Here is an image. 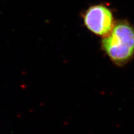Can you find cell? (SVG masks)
I'll return each mask as SVG.
<instances>
[{
  "instance_id": "cell-2",
  "label": "cell",
  "mask_w": 134,
  "mask_h": 134,
  "mask_svg": "<svg viewBox=\"0 0 134 134\" xmlns=\"http://www.w3.org/2000/svg\"><path fill=\"white\" fill-rule=\"evenodd\" d=\"M82 18L88 30L102 37L111 31L116 23L112 10L103 4L90 6L84 12Z\"/></svg>"
},
{
  "instance_id": "cell-1",
  "label": "cell",
  "mask_w": 134,
  "mask_h": 134,
  "mask_svg": "<svg viewBox=\"0 0 134 134\" xmlns=\"http://www.w3.org/2000/svg\"><path fill=\"white\" fill-rule=\"evenodd\" d=\"M103 51L117 66H123L134 57V27L126 20L116 22L101 41Z\"/></svg>"
}]
</instances>
